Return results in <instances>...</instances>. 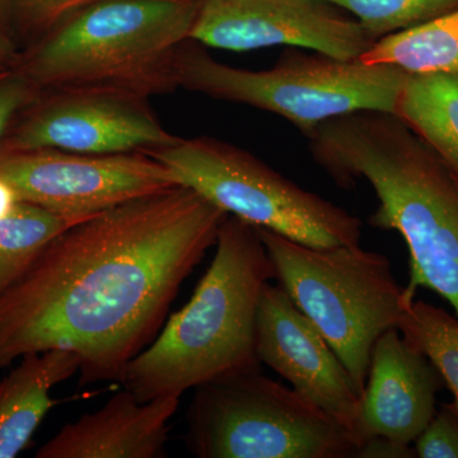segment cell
<instances>
[{
	"instance_id": "cell-1",
	"label": "cell",
	"mask_w": 458,
	"mask_h": 458,
	"mask_svg": "<svg viewBox=\"0 0 458 458\" xmlns=\"http://www.w3.org/2000/svg\"><path fill=\"white\" fill-rule=\"evenodd\" d=\"M227 216L177 185L66 228L0 293V369L60 349L81 386L122 381Z\"/></svg>"
},
{
	"instance_id": "cell-2",
	"label": "cell",
	"mask_w": 458,
	"mask_h": 458,
	"mask_svg": "<svg viewBox=\"0 0 458 458\" xmlns=\"http://www.w3.org/2000/svg\"><path fill=\"white\" fill-rule=\"evenodd\" d=\"M312 158L337 185L364 179L379 205L372 227L399 232L409 249V285L445 298L458 318V185L438 156L387 111L327 120L307 137Z\"/></svg>"
},
{
	"instance_id": "cell-3",
	"label": "cell",
	"mask_w": 458,
	"mask_h": 458,
	"mask_svg": "<svg viewBox=\"0 0 458 458\" xmlns=\"http://www.w3.org/2000/svg\"><path fill=\"white\" fill-rule=\"evenodd\" d=\"M216 249L190 302L123 370L120 384L141 403L260 370L256 313L276 270L254 225L236 216L223 222Z\"/></svg>"
},
{
	"instance_id": "cell-4",
	"label": "cell",
	"mask_w": 458,
	"mask_h": 458,
	"mask_svg": "<svg viewBox=\"0 0 458 458\" xmlns=\"http://www.w3.org/2000/svg\"><path fill=\"white\" fill-rule=\"evenodd\" d=\"M204 0H98L42 36L14 68L38 92L149 98L179 89L177 60Z\"/></svg>"
},
{
	"instance_id": "cell-5",
	"label": "cell",
	"mask_w": 458,
	"mask_h": 458,
	"mask_svg": "<svg viewBox=\"0 0 458 458\" xmlns=\"http://www.w3.org/2000/svg\"><path fill=\"white\" fill-rule=\"evenodd\" d=\"M255 228L279 285L330 344L361 396L376 340L399 327L411 303L387 256L360 245L318 249Z\"/></svg>"
},
{
	"instance_id": "cell-6",
	"label": "cell",
	"mask_w": 458,
	"mask_h": 458,
	"mask_svg": "<svg viewBox=\"0 0 458 458\" xmlns=\"http://www.w3.org/2000/svg\"><path fill=\"white\" fill-rule=\"evenodd\" d=\"M408 77L391 65L298 51L267 71H247L223 64L192 40L177 60L181 89L278 114L306 138L322 123L355 111L394 113Z\"/></svg>"
},
{
	"instance_id": "cell-7",
	"label": "cell",
	"mask_w": 458,
	"mask_h": 458,
	"mask_svg": "<svg viewBox=\"0 0 458 458\" xmlns=\"http://www.w3.org/2000/svg\"><path fill=\"white\" fill-rule=\"evenodd\" d=\"M186 445L200 458H348V428L260 370L195 388Z\"/></svg>"
},
{
	"instance_id": "cell-8",
	"label": "cell",
	"mask_w": 458,
	"mask_h": 458,
	"mask_svg": "<svg viewBox=\"0 0 458 458\" xmlns=\"http://www.w3.org/2000/svg\"><path fill=\"white\" fill-rule=\"evenodd\" d=\"M146 153L170 170L177 185L254 227L318 249L360 245L358 216L301 188L241 148L208 137L180 138Z\"/></svg>"
},
{
	"instance_id": "cell-9",
	"label": "cell",
	"mask_w": 458,
	"mask_h": 458,
	"mask_svg": "<svg viewBox=\"0 0 458 458\" xmlns=\"http://www.w3.org/2000/svg\"><path fill=\"white\" fill-rule=\"evenodd\" d=\"M9 131L0 153L56 149L119 155L170 147L180 140L165 129L148 98L98 89L40 92Z\"/></svg>"
},
{
	"instance_id": "cell-10",
	"label": "cell",
	"mask_w": 458,
	"mask_h": 458,
	"mask_svg": "<svg viewBox=\"0 0 458 458\" xmlns=\"http://www.w3.org/2000/svg\"><path fill=\"white\" fill-rule=\"evenodd\" d=\"M0 177L18 200L66 218L86 219L174 186L164 164L146 152L82 155L56 149L0 153Z\"/></svg>"
},
{
	"instance_id": "cell-11",
	"label": "cell",
	"mask_w": 458,
	"mask_h": 458,
	"mask_svg": "<svg viewBox=\"0 0 458 458\" xmlns=\"http://www.w3.org/2000/svg\"><path fill=\"white\" fill-rule=\"evenodd\" d=\"M191 40L238 53L284 45L342 60L360 59L375 44L325 0H204Z\"/></svg>"
},
{
	"instance_id": "cell-12",
	"label": "cell",
	"mask_w": 458,
	"mask_h": 458,
	"mask_svg": "<svg viewBox=\"0 0 458 458\" xmlns=\"http://www.w3.org/2000/svg\"><path fill=\"white\" fill-rule=\"evenodd\" d=\"M256 354L292 388L357 438L361 396L318 327L280 285L262 288L256 313ZM360 447V445H358Z\"/></svg>"
},
{
	"instance_id": "cell-13",
	"label": "cell",
	"mask_w": 458,
	"mask_h": 458,
	"mask_svg": "<svg viewBox=\"0 0 458 458\" xmlns=\"http://www.w3.org/2000/svg\"><path fill=\"white\" fill-rule=\"evenodd\" d=\"M443 384L432 361L399 328L385 331L370 352L358 423L360 445L375 436L403 445L417 441L436 414Z\"/></svg>"
},
{
	"instance_id": "cell-14",
	"label": "cell",
	"mask_w": 458,
	"mask_h": 458,
	"mask_svg": "<svg viewBox=\"0 0 458 458\" xmlns=\"http://www.w3.org/2000/svg\"><path fill=\"white\" fill-rule=\"evenodd\" d=\"M180 397L141 403L123 388L104 408L66 424L38 451V458L165 457L171 418Z\"/></svg>"
},
{
	"instance_id": "cell-15",
	"label": "cell",
	"mask_w": 458,
	"mask_h": 458,
	"mask_svg": "<svg viewBox=\"0 0 458 458\" xmlns=\"http://www.w3.org/2000/svg\"><path fill=\"white\" fill-rule=\"evenodd\" d=\"M80 369L72 352L51 349L22 357L20 366L0 379V458L18 456L57 400L55 386Z\"/></svg>"
},
{
	"instance_id": "cell-16",
	"label": "cell",
	"mask_w": 458,
	"mask_h": 458,
	"mask_svg": "<svg viewBox=\"0 0 458 458\" xmlns=\"http://www.w3.org/2000/svg\"><path fill=\"white\" fill-rule=\"evenodd\" d=\"M458 185V74L409 75L394 107Z\"/></svg>"
},
{
	"instance_id": "cell-17",
	"label": "cell",
	"mask_w": 458,
	"mask_h": 458,
	"mask_svg": "<svg viewBox=\"0 0 458 458\" xmlns=\"http://www.w3.org/2000/svg\"><path fill=\"white\" fill-rule=\"evenodd\" d=\"M408 75L458 74V9L378 38L360 57Z\"/></svg>"
},
{
	"instance_id": "cell-18",
	"label": "cell",
	"mask_w": 458,
	"mask_h": 458,
	"mask_svg": "<svg viewBox=\"0 0 458 458\" xmlns=\"http://www.w3.org/2000/svg\"><path fill=\"white\" fill-rule=\"evenodd\" d=\"M81 221L18 201L0 218V293L29 269L53 238Z\"/></svg>"
},
{
	"instance_id": "cell-19",
	"label": "cell",
	"mask_w": 458,
	"mask_h": 458,
	"mask_svg": "<svg viewBox=\"0 0 458 458\" xmlns=\"http://www.w3.org/2000/svg\"><path fill=\"white\" fill-rule=\"evenodd\" d=\"M397 328L432 361L458 408V318L433 304L414 300L406 307Z\"/></svg>"
},
{
	"instance_id": "cell-20",
	"label": "cell",
	"mask_w": 458,
	"mask_h": 458,
	"mask_svg": "<svg viewBox=\"0 0 458 458\" xmlns=\"http://www.w3.org/2000/svg\"><path fill=\"white\" fill-rule=\"evenodd\" d=\"M351 13L372 40L457 11L458 0H325Z\"/></svg>"
},
{
	"instance_id": "cell-21",
	"label": "cell",
	"mask_w": 458,
	"mask_h": 458,
	"mask_svg": "<svg viewBox=\"0 0 458 458\" xmlns=\"http://www.w3.org/2000/svg\"><path fill=\"white\" fill-rule=\"evenodd\" d=\"M415 443L417 457L458 458V408L443 403Z\"/></svg>"
},
{
	"instance_id": "cell-22",
	"label": "cell",
	"mask_w": 458,
	"mask_h": 458,
	"mask_svg": "<svg viewBox=\"0 0 458 458\" xmlns=\"http://www.w3.org/2000/svg\"><path fill=\"white\" fill-rule=\"evenodd\" d=\"M98 0H7L25 25L41 30L44 35Z\"/></svg>"
},
{
	"instance_id": "cell-23",
	"label": "cell",
	"mask_w": 458,
	"mask_h": 458,
	"mask_svg": "<svg viewBox=\"0 0 458 458\" xmlns=\"http://www.w3.org/2000/svg\"><path fill=\"white\" fill-rule=\"evenodd\" d=\"M38 89L17 68L0 75V147L18 116L38 98Z\"/></svg>"
},
{
	"instance_id": "cell-24",
	"label": "cell",
	"mask_w": 458,
	"mask_h": 458,
	"mask_svg": "<svg viewBox=\"0 0 458 458\" xmlns=\"http://www.w3.org/2000/svg\"><path fill=\"white\" fill-rule=\"evenodd\" d=\"M358 458H414L415 448L386 437L375 436L361 442L355 456Z\"/></svg>"
},
{
	"instance_id": "cell-25",
	"label": "cell",
	"mask_w": 458,
	"mask_h": 458,
	"mask_svg": "<svg viewBox=\"0 0 458 458\" xmlns=\"http://www.w3.org/2000/svg\"><path fill=\"white\" fill-rule=\"evenodd\" d=\"M18 197L7 181L0 177V218L5 216L18 203Z\"/></svg>"
},
{
	"instance_id": "cell-26",
	"label": "cell",
	"mask_w": 458,
	"mask_h": 458,
	"mask_svg": "<svg viewBox=\"0 0 458 458\" xmlns=\"http://www.w3.org/2000/svg\"><path fill=\"white\" fill-rule=\"evenodd\" d=\"M17 62V54L14 51L2 49L0 47V75L11 71Z\"/></svg>"
},
{
	"instance_id": "cell-27",
	"label": "cell",
	"mask_w": 458,
	"mask_h": 458,
	"mask_svg": "<svg viewBox=\"0 0 458 458\" xmlns=\"http://www.w3.org/2000/svg\"><path fill=\"white\" fill-rule=\"evenodd\" d=\"M8 3L7 0H0V25L4 21L5 14L8 13Z\"/></svg>"
},
{
	"instance_id": "cell-28",
	"label": "cell",
	"mask_w": 458,
	"mask_h": 458,
	"mask_svg": "<svg viewBox=\"0 0 458 458\" xmlns=\"http://www.w3.org/2000/svg\"><path fill=\"white\" fill-rule=\"evenodd\" d=\"M0 47H2V49L14 51L13 47H12L11 41H9L8 38H5L4 35H3L2 32H0Z\"/></svg>"
}]
</instances>
